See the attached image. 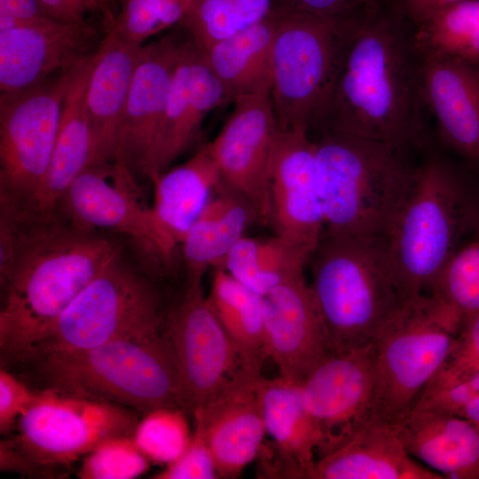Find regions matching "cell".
Wrapping results in <instances>:
<instances>
[{"instance_id":"cb8c5ba5","label":"cell","mask_w":479,"mask_h":479,"mask_svg":"<svg viewBox=\"0 0 479 479\" xmlns=\"http://www.w3.org/2000/svg\"><path fill=\"white\" fill-rule=\"evenodd\" d=\"M96 51L83 56L70 67L57 138L47 171L30 203L20 213L36 216L56 213L68 187L91 165L92 142L85 93Z\"/></svg>"},{"instance_id":"ab89813d","label":"cell","mask_w":479,"mask_h":479,"mask_svg":"<svg viewBox=\"0 0 479 479\" xmlns=\"http://www.w3.org/2000/svg\"><path fill=\"white\" fill-rule=\"evenodd\" d=\"M386 0H273L272 10L297 12L323 20L352 35L372 21Z\"/></svg>"},{"instance_id":"d6a6232c","label":"cell","mask_w":479,"mask_h":479,"mask_svg":"<svg viewBox=\"0 0 479 479\" xmlns=\"http://www.w3.org/2000/svg\"><path fill=\"white\" fill-rule=\"evenodd\" d=\"M423 53H438L479 64V0L445 5L414 27Z\"/></svg>"},{"instance_id":"4dcf8cb0","label":"cell","mask_w":479,"mask_h":479,"mask_svg":"<svg viewBox=\"0 0 479 479\" xmlns=\"http://www.w3.org/2000/svg\"><path fill=\"white\" fill-rule=\"evenodd\" d=\"M207 298L244 370L253 377H261L267 358L263 296L247 288L224 269L215 267Z\"/></svg>"},{"instance_id":"7402d4cb","label":"cell","mask_w":479,"mask_h":479,"mask_svg":"<svg viewBox=\"0 0 479 479\" xmlns=\"http://www.w3.org/2000/svg\"><path fill=\"white\" fill-rule=\"evenodd\" d=\"M259 378L241 373L192 413L219 478L240 477L245 467L259 458L263 447L266 431L256 392Z\"/></svg>"},{"instance_id":"bcb514c9","label":"cell","mask_w":479,"mask_h":479,"mask_svg":"<svg viewBox=\"0 0 479 479\" xmlns=\"http://www.w3.org/2000/svg\"><path fill=\"white\" fill-rule=\"evenodd\" d=\"M1 471H13L28 477H54V470L38 465L16 445L12 439L2 440L0 443Z\"/></svg>"},{"instance_id":"ffe728a7","label":"cell","mask_w":479,"mask_h":479,"mask_svg":"<svg viewBox=\"0 0 479 479\" xmlns=\"http://www.w3.org/2000/svg\"><path fill=\"white\" fill-rule=\"evenodd\" d=\"M423 56V99L438 143L479 174V64L438 53Z\"/></svg>"},{"instance_id":"60d3db41","label":"cell","mask_w":479,"mask_h":479,"mask_svg":"<svg viewBox=\"0 0 479 479\" xmlns=\"http://www.w3.org/2000/svg\"><path fill=\"white\" fill-rule=\"evenodd\" d=\"M154 479L219 478L215 459L201 430L195 427L192 440L184 453L153 476Z\"/></svg>"},{"instance_id":"44dd1931","label":"cell","mask_w":479,"mask_h":479,"mask_svg":"<svg viewBox=\"0 0 479 479\" xmlns=\"http://www.w3.org/2000/svg\"><path fill=\"white\" fill-rule=\"evenodd\" d=\"M96 31L53 19L0 31V98L25 92L90 51Z\"/></svg>"},{"instance_id":"8d00e7d4","label":"cell","mask_w":479,"mask_h":479,"mask_svg":"<svg viewBox=\"0 0 479 479\" xmlns=\"http://www.w3.org/2000/svg\"><path fill=\"white\" fill-rule=\"evenodd\" d=\"M190 1L122 0L109 29L126 40L144 44L150 37L179 26L186 15Z\"/></svg>"},{"instance_id":"52a82bcc","label":"cell","mask_w":479,"mask_h":479,"mask_svg":"<svg viewBox=\"0 0 479 479\" xmlns=\"http://www.w3.org/2000/svg\"><path fill=\"white\" fill-rule=\"evenodd\" d=\"M309 261L331 351L373 344L402 302L383 235L324 232Z\"/></svg>"},{"instance_id":"5bb4252c","label":"cell","mask_w":479,"mask_h":479,"mask_svg":"<svg viewBox=\"0 0 479 479\" xmlns=\"http://www.w3.org/2000/svg\"><path fill=\"white\" fill-rule=\"evenodd\" d=\"M301 387L318 460L342 447L374 420L373 345L329 352Z\"/></svg>"},{"instance_id":"ee69618b","label":"cell","mask_w":479,"mask_h":479,"mask_svg":"<svg viewBox=\"0 0 479 479\" xmlns=\"http://www.w3.org/2000/svg\"><path fill=\"white\" fill-rule=\"evenodd\" d=\"M45 13L58 21L87 25L88 14L103 16L106 30L114 21L115 14L110 7V0H38Z\"/></svg>"},{"instance_id":"f546056e","label":"cell","mask_w":479,"mask_h":479,"mask_svg":"<svg viewBox=\"0 0 479 479\" xmlns=\"http://www.w3.org/2000/svg\"><path fill=\"white\" fill-rule=\"evenodd\" d=\"M276 16L201 49L205 60L232 103L271 86V50Z\"/></svg>"},{"instance_id":"74e56055","label":"cell","mask_w":479,"mask_h":479,"mask_svg":"<svg viewBox=\"0 0 479 479\" xmlns=\"http://www.w3.org/2000/svg\"><path fill=\"white\" fill-rule=\"evenodd\" d=\"M430 294L463 314L479 310V237L465 242L452 255Z\"/></svg>"},{"instance_id":"7bdbcfd3","label":"cell","mask_w":479,"mask_h":479,"mask_svg":"<svg viewBox=\"0 0 479 479\" xmlns=\"http://www.w3.org/2000/svg\"><path fill=\"white\" fill-rule=\"evenodd\" d=\"M36 390L29 388L6 368L0 370V432L10 433L34 401Z\"/></svg>"},{"instance_id":"f6af8a7d","label":"cell","mask_w":479,"mask_h":479,"mask_svg":"<svg viewBox=\"0 0 479 479\" xmlns=\"http://www.w3.org/2000/svg\"><path fill=\"white\" fill-rule=\"evenodd\" d=\"M47 19L38 0H0V31Z\"/></svg>"},{"instance_id":"8fae6325","label":"cell","mask_w":479,"mask_h":479,"mask_svg":"<svg viewBox=\"0 0 479 479\" xmlns=\"http://www.w3.org/2000/svg\"><path fill=\"white\" fill-rule=\"evenodd\" d=\"M35 390L12 440L29 459L52 470L110 438L133 436L139 421L126 406L49 389Z\"/></svg>"},{"instance_id":"603a6c76","label":"cell","mask_w":479,"mask_h":479,"mask_svg":"<svg viewBox=\"0 0 479 479\" xmlns=\"http://www.w3.org/2000/svg\"><path fill=\"white\" fill-rule=\"evenodd\" d=\"M144 44L109 29L96 51L85 93L92 166L114 163L121 118Z\"/></svg>"},{"instance_id":"d6986e66","label":"cell","mask_w":479,"mask_h":479,"mask_svg":"<svg viewBox=\"0 0 479 479\" xmlns=\"http://www.w3.org/2000/svg\"><path fill=\"white\" fill-rule=\"evenodd\" d=\"M187 35L177 26L174 32L144 44L121 118L114 161L135 177L141 175Z\"/></svg>"},{"instance_id":"d590c367","label":"cell","mask_w":479,"mask_h":479,"mask_svg":"<svg viewBox=\"0 0 479 479\" xmlns=\"http://www.w3.org/2000/svg\"><path fill=\"white\" fill-rule=\"evenodd\" d=\"M412 408L447 413L479 425V373H458L441 367Z\"/></svg>"},{"instance_id":"9c48e42d","label":"cell","mask_w":479,"mask_h":479,"mask_svg":"<svg viewBox=\"0 0 479 479\" xmlns=\"http://www.w3.org/2000/svg\"><path fill=\"white\" fill-rule=\"evenodd\" d=\"M271 11L276 31L270 92L277 124L282 130L302 129L310 134L326 117L352 35L306 13Z\"/></svg>"},{"instance_id":"5b68a950","label":"cell","mask_w":479,"mask_h":479,"mask_svg":"<svg viewBox=\"0 0 479 479\" xmlns=\"http://www.w3.org/2000/svg\"><path fill=\"white\" fill-rule=\"evenodd\" d=\"M312 138L324 232L383 235L417 161L375 141L322 128Z\"/></svg>"},{"instance_id":"9a60e30c","label":"cell","mask_w":479,"mask_h":479,"mask_svg":"<svg viewBox=\"0 0 479 479\" xmlns=\"http://www.w3.org/2000/svg\"><path fill=\"white\" fill-rule=\"evenodd\" d=\"M218 135L207 144L222 182L245 197L269 222V175L279 130L270 88L237 98Z\"/></svg>"},{"instance_id":"484cf974","label":"cell","mask_w":479,"mask_h":479,"mask_svg":"<svg viewBox=\"0 0 479 479\" xmlns=\"http://www.w3.org/2000/svg\"><path fill=\"white\" fill-rule=\"evenodd\" d=\"M256 392L266 434L273 440L276 465L263 468L266 477L304 479L317 460V441L301 384L279 376L261 377Z\"/></svg>"},{"instance_id":"30bf717a","label":"cell","mask_w":479,"mask_h":479,"mask_svg":"<svg viewBox=\"0 0 479 479\" xmlns=\"http://www.w3.org/2000/svg\"><path fill=\"white\" fill-rule=\"evenodd\" d=\"M71 66L25 92L0 98L2 209L22 211L41 185L55 145Z\"/></svg>"},{"instance_id":"3957f363","label":"cell","mask_w":479,"mask_h":479,"mask_svg":"<svg viewBox=\"0 0 479 479\" xmlns=\"http://www.w3.org/2000/svg\"><path fill=\"white\" fill-rule=\"evenodd\" d=\"M479 226V200L460 168L432 141L383 234L403 300L430 294L441 272Z\"/></svg>"},{"instance_id":"e0dca14e","label":"cell","mask_w":479,"mask_h":479,"mask_svg":"<svg viewBox=\"0 0 479 479\" xmlns=\"http://www.w3.org/2000/svg\"><path fill=\"white\" fill-rule=\"evenodd\" d=\"M226 103L230 101L222 84L188 35L141 176L153 182L169 169L194 142L205 117Z\"/></svg>"},{"instance_id":"b9f144b4","label":"cell","mask_w":479,"mask_h":479,"mask_svg":"<svg viewBox=\"0 0 479 479\" xmlns=\"http://www.w3.org/2000/svg\"><path fill=\"white\" fill-rule=\"evenodd\" d=\"M442 367L458 373H479V310L464 314Z\"/></svg>"},{"instance_id":"f35d334b","label":"cell","mask_w":479,"mask_h":479,"mask_svg":"<svg viewBox=\"0 0 479 479\" xmlns=\"http://www.w3.org/2000/svg\"><path fill=\"white\" fill-rule=\"evenodd\" d=\"M150 461L132 436H116L103 442L85 456L78 476L82 479H131L145 473Z\"/></svg>"},{"instance_id":"4fadbf2b","label":"cell","mask_w":479,"mask_h":479,"mask_svg":"<svg viewBox=\"0 0 479 479\" xmlns=\"http://www.w3.org/2000/svg\"><path fill=\"white\" fill-rule=\"evenodd\" d=\"M57 210L75 225L114 232L172 273L177 247L157 224L139 197L136 177L119 163L89 166L71 184Z\"/></svg>"},{"instance_id":"d4e9b609","label":"cell","mask_w":479,"mask_h":479,"mask_svg":"<svg viewBox=\"0 0 479 479\" xmlns=\"http://www.w3.org/2000/svg\"><path fill=\"white\" fill-rule=\"evenodd\" d=\"M407 452L444 478L479 479V425L412 408L390 423Z\"/></svg>"},{"instance_id":"7a4b0ae2","label":"cell","mask_w":479,"mask_h":479,"mask_svg":"<svg viewBox=\"0 0 479 479\" xmlns=\"http://www.w3.org/2000/svg\"><path fill=\"white\" fill-rule=\"evenodd\" d=\"M0 215L13 240L11 266L0 278V355L6 367L24 362L41 334L123 246L59 211L31 216L0 209Z\"/></svg>"},{"instance_id":"1f68e13d","label":"cell","mask_w":479,"mask_h":479,"mask_svg":"<svg viewBox=\"0 0 479 479\" xmlns=\"http://www.w3.org/2000/svg\"><path fill=\"white\" fill-rule=\"evenodd\" d=\"M310 257L275 235L265 240L243 236L215 266L263 296L279 285L304 275ZM214 267V268H215Z\"/></svg>"},{"instance_id":"ac0fdd59","label":"cell","mask_w":479,"mask_h":479,"mask_svg":"<svg viewBox=\"0 0 479 479\" xmlns=\"http://www.w3.org/2000/svg\"><path fill=\"white\" fill-rule=\"evenodd\" d=\"M264 348L279 376L301 384L331 352L326 330L304 275L263 296Z\"/></svg>"},{"instance_id":"2e32d148","label":"cell","mask_w":479,"mask_h":479,"mask_svg":"<svg viewBox=\"0 0 479 479\" xmlns=\"http://www.w3.org/2000/svg\"><path fill=\"white\" fill-rule=\"evenodd\" d=\"M269 198V222L275 235L310 258L325 224L314 144L307 130H279L271 160Z\"/></svg>"},{"instance_id":"277c9868","label":"cell","mask_w":479,"mask_h":479,"mask_svg":"<svg viewBox=\"0 0 479 479\" xmlns=\"http://www.w3.org/2000/svg\"><path fill=\"white\" fill-rule=\"evenodd\" d=\"M20 366L28 369L38 389L110 402L144 413L159 408L186 411L176 359L162 330L36 357Z\"/></svg>"},{"instance_id":"83f0119b","label":"cell","mask_w":479,"mask_h":479,"mask_svg":"<svg viewBox=\"0 0 479 479\" xmlns=\"http://www.w3.org/2000/svg\"><path fill=\"white\" fill-rule=\"evenodd\" d=\"M152 183L154 219L178 247L222 179L206 144L186 162L168 169Z\"/></svg>"},{"instance_id":"ba28073f","label":"cell","mask_w":479,"mask_h":479,"mask_svg":"<svg viewBox=\"0 0 479 479\" xmlns=\"http://www.w3.org/2000/svg\"><path fill=\"white\" fill-rule=\"evenodd\" d=\"M464 314L435 294L404 299L373 342L374 420L392 423L444 365Z\"/></svg>"},{"instance_id":"e575fe53","label":"cell","mask_w":479,"mask_h":479,"mask_svg":"<svg viewBox=\"0 0 479 479\" xmlns=\"http://www.w3.org/2000/svg\"><path fill=\"white\" fill-rule=\"evenodd\" d=\"M185 412L182 408H159L138 421L132 437L151 461L169 465L186 450L192 434Z\"/></svg>"},{"instance_id":"8992f818","label":"cell","mask_w":479,"mask_h":479,"mask_svg":"<svg viewBox=\"0 0 479 479\" xmlns=\"http://www.w3.org/2000/svg\"><path fill=\"white\" fill-rule=\"evenodd\" d=\"M162 279L153 260L137 249L131 256L122 247L41 334L21 365L161 332L169 300L160 286Z\"/></svg>"},{"instance_id":"7c38bea8","label":"cell","mask_w":479,"mask_h":479,"mask_svg":"<svg viewBox=\"0 0 479 479\" xmlns=\"http://www.w3.org/2000/svg\"><path fill=\"white\" fill-rule=\"evenodd\" d=\"M202 279L186 278L182 290L169 296L162 327L192 414L247 373L204 294Z\"/></svg>"},{"instance_id":"f1b7e54d","label":"cell","mask_w":479,"mask_h":479,"mask_svg":"<svg viewBox=\"0 0 479 479\" xmlns=\"http://www.w3.org/2000/svg\"><path fill=\"white\" fill-rule=\"evenodd\" d=\"M259 217L254 206L223 182L180 243L187 278L203 277Z\"/></svg>"},{"instance_id":"6da1fadb","label":"cell","mask_w":479,"mask_h":479,"mask_svg":"<svg viewBox=\"0 0 479 479\" xmlns=\"http://www.w3.org/2000/svg\"><path fill=\"white\" fill-rule=\"evenodd\" d=\"M423 63L414 27L387 3L347 42L329 109L318 129L375 141L419 158L431 143L424 119Z\"/></svg>"},{"instance_id":"836d02e7","label":"cell","mask_w":479,"mask_h":479,"mask_svg":"<svg viewBox=\"0 0 479 479\" xmlns=\"http://www.w3.org/2000/svg\"><path fill=\"white\" fill-rule=\"evenodd\" d=\"M273 0H191L179 27L206 49L264 20Z\"/></svg>"},{"instance_id":"4316f807","label":"cell","mask_w":479,"mask_h":479,"mask_svg":"<svg viewBox=\"0 0 479 479\" xmlns=\"http://www.w3.org/2000/svg\"><path fill=\"white\" fill-rule=\"evenodd\" d=\"M304 479H444L412 458L390 423L373 420L350 441L318 459Z\"/></svg>"},{"instance_id":"7dc6e473","label":"cell","mask_w":479,"mask_h":479,"mask_svg":"<svg viewBox=\"0 0 479 479\" xmlns=\"http://www.w3.org/2000/svg\"><path fill=\"white\" fill-rule=\"evenodd\" d=\"M460 1L465 0H387V3L415 27L433 12Z\"/></svg>"}]
</instances>
